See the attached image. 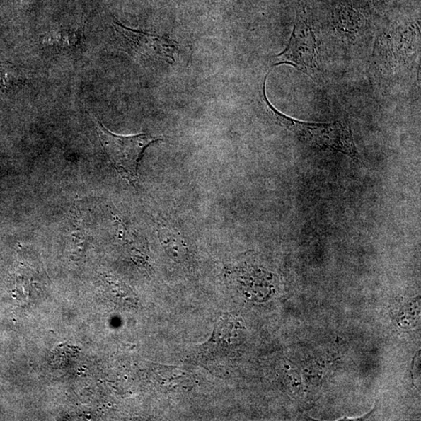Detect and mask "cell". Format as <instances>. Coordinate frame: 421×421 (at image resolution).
I'll use <instances>...</instances> for the list:
<instances>
[{
  "instance_id": "5",
  "label": "cell",
  "mask_w": 421,
  "mask_h": 421,
  "mask_svg": "<svg viewBox=\"0 0 421 421\" xmlns=\"http://www.w3.org/2000/svg\"><path fill=\"white\" fill-rule=\"evenodd\" d=\"M244 335L242 321L231 313H224L217 320L210 342L218 347L231 350L241 345Z\"/></svg>"
},
{
  "instance_id": "1",
  "label": "cell",
  "mask_w": 421,
  "mask_h": 421,
  "mask_svg": "<svg viewBox=\"0 0 421 421\" xmlns=\"http://www.w3.org/2000/svg\"><path fill=\"white\" fill-rule=\"evenodd\" d=\"M267 78V74L263 82L262 99L266 113L273 121L318 146L333 149L350 157L357 156L353 135L347 122H308L287 116L275 109L267 99L265 91Z\"/></svg>"
},
{
  "instance_id": "2",
  "label": "cell",
  "mask_w": 421,
  "mask_h": 421,
  "mask_svg": "<svg viewBox=\"0 0 421 421\" xmlns=\"http://www.w3.org/2000/svg\"><path fill=\"white\" fill-rule=\"evenodd\" d=\"M96 129L102 147L112 166L122 178L134 185L139 178L137 171L144 150L163 137L146 134L118 135L109 131L98 120Z\"/></svg>"
},
{
  "instance_id": "3",
  "label": "cell",
  "mask_w": 421,
  "mask_h": 421,
  "mask_svg": "<svg viewBox=\"0 0 421 421\" xmlns=\"http://www.w3.org/2000/svg\"><path fill=\"white\" fill-rule=\"evenodd\" d=\"M315 34L304 11L298 13L287 47L274 57V66L288 64L311 76H315L317 62Z\"/></svg>"
},
{
  "instance_id": "4",
  "label": "cell",
  "mask_w": 421,
  "mask_h": 421,
  "mask_svg": "<svg viewBox=\"0 0 421 421\" xmlns=\"http://www.w3.org/2000/svg\"><path fill=\"white\" fill-rule=\"evenodd\" d=\"M115 30L129 52L137 57L164 60L171 63L177 51V45L168 37L147 34L122 26L118 23L113 24Z\"/></svg>"
}]
</instances>
